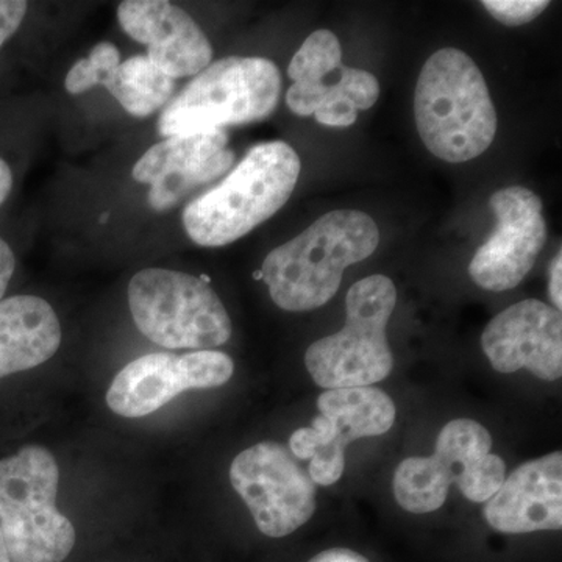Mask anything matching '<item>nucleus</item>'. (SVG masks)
<instances>
[{"label": "nucleus", "mask_w": 562, "mask_h": 562, "mask_svg": "<svg viewBox=\"0 0 562 562\" xmlns=\"http://www.w3.org/2000/svg\"><path fill=\"white\" fill-rule=\"evenodd\" d=\"M379 244V227L369 214L331 211L273 249L262 262L261 279L279 308L312 312L335 297L344 271L371 257Z\"/></svg>", "instance_id": "nucleus-1"}, {"label": "nucleus", "mask_w": 562, "mask_h": 562, "mask_svg": "<svg viewBox=\"0 0 562 562\" xmlns=\"http://www.w3.org/2000/svg\"><path fill=\"white\" fill-rule=\"evenodd\" d=\"M414 116L425 147L454 165L480 157L497 133V113L482 70L454 47L425 61L414 94Z\"/></svg>", "instance_id": "nucleus-2"}, {"label": "nucleus", "mask_w": 562, "mask_h": 562, "mask_svg": "<svg viewBox=\"0 0 562 562\" xmlns=\"http://www.w3.org/2000/svg\"><path fill=\"white\" fill-rule=\"evenodd\" d=\"M301 171L297 151L284 140L251 147L217 187L184 209V231L202 247L238 241L286 205Z\"/></svg>", "instance_id": "nucleus-3"}, {"label": "nucleus", "mask_w": 562, "mask_h": 562, "mask_svg": "<svg viewBox=\"0 0 562 562\" xmlns=\"http://www.w3.org/2000/svg\"><path fill=\"white\" fill-rule=\"evenodd\" d=\"M281 76L260 57H227L210 63L162 109V138L225 131L271 116L279 106Z\"/></svg>", "instance_id": "nucleus-4"}, {"label": "nucleus", "mask_w": 562, "mask_h": 562, "mask_svg": "<svg viewBox=\"0 0 562 562\" xmlns=\"http://www.w3.org/2000/svg\"><path fill=\"white\" fill-rule=\"evenodd\" d=\"M60 471L54 454L29 446L0 461V528L11 562H63L76 528L55 505Z\"/></svg>", "instance_id": "nucleus-5"}, {"label": "nucleus", "mask_w": 562, "mask_h": 562, "mask_svg": "<svg viewBox=\"0 0 562 562\" xmlns=\"http://www.w3.org/2000/svg\"><path fill=\"white\" fill-rule=\"evenodd\" d=\"M491 450V432L482 424L450 420L439 432L432 457L406 458L395 469V501L408 513L438 512L453 483L468 501H490L506 479L505 461Z\"/></svg>", "instance_id": "nucleus-6"}, {"label": "nucleus", "mask_w": 562, "mask_h": 562, "mask_svg": "<svg viewBox=\"0 0 562 562\" xmlns=\"http://www.w3.org/2000/svg\"><path fill=\"white\" fill-rule=\"evenodd\" d=\"M397 290L384 276L357 281L347 292V319L335 335L312 344L305 353L306 371L324 390L372 386L394 368L386 338Z\"/></svg>", "instance_id": "nucleus-7"}, {"label": "nucleus", "mask_w": 562, "mask_h": 562, "mask_svg": "<svg viewBox=\"0 0 562 562\" xmlns=\"http://www.w3.org/2000/svg\"><path fill=\"white\" fill-rule=\"evenodd\" d=\"M138 330L166 349L211 350L231 339L232 321L205 280L171 269L139 271L128 284Z\"/></svg>", "instance_id": "nucleus-8"}, {"label": "nucleus", "mask_w": 562, "mask_h": 562, "mask_svg": "<svg viewBox=\"0 0 562 562\" xmlns=\"http://www.w3.org/2000/svg\"><path fill=\"white\" fill-rule=\"evenodd\" d=\"M317 409L312 427L292 432L290 450L299 460H310V479L321 486L339 482L351 441L382 436L395 422L394 402L373 386L325 391Z\"/></svg>", "instance_id": "nucleus-9"}, {"label": "nucleus", "mask_w": 562, "mask_h": 562, "mask_svg": "<svg viewBox=\"0 0 562 562\" xmlns=\"http://www.w3.org/2000/svg\"><path fill=\"white\" fill-rule=\"evenodd\" d=\"M231 482L269 538L297 531L316 512V484L281 443L260 442L239 453L231 465Z\"/></svg>", "instance_id": "nucleus-10"}, {"label": "nucleus", "mask_w": 562, "mask_h": 562, "mask_svg": "<svg viewBox=\"0 0 562 562\" xmlns=\"http://www.w3.org/2000/svg\"><path fill=\"white\" fill-rule=\"evenodd\" d=\"M235 364L227 353H149L128 362L106 392L111 412L122 417H144L158 412L184 391L213 390L232 379Z\"/></svg>", "instance_id": "nucleus-11"}, {"label": "nucleus", "mask_w": 562, "mask_h": 562, "mask_svg": "<svg viewBox=\"0 0 562 562\" xmlns=\"http://www.w3.org/2000/svg\"><path fill=\"white\" fill-rule=\"evenodd\" d=\"M490 205L497 227L473 255L469 276L483 290L509 291L528 276L546 246L543 205L538 194L524 187L494 192Z\"/></svg>", "instance_id": "nucleus-12"}, {"label": "nucleus", "mask_w": 562, "mask_h": 562, "mask_svg": "<svg viewBox=\"0 0 562 562\" xmlns=\"http://www.w3.org/2000/svg\"><path fill=\"white\" fill-rule=\"evenodd\" d=\"M233 161L227 132L191 133L151 146L133 166L132 176L149 184V205L162 213L199 187L220 179Z\"/></svg>", "instance_id": "nucleus-13"}, {"label": "nucleus", "mask_w": 562, "mask_h": 562, "mask_svg": "<svg viewBox=\"0 0 562 562\" xmlns=\"http://www.w3.org/2000/svg\"><path fill=\"white\" fill-rule=\"evenodd\" d=\"M482 347L494 371L527 369L538 379L557 382L562 375L561 312L536 299L516 303L487 324Z\"/></svg>", "instance_id": "nucleus-14"}, {"label": "nucleus", "mask_w": 562, "mask_h": 562, "mask_svg": "<svg viewBox=\"0 0 562 562\" xmlns=\"http://www.w3.org/2000/svg\"><path fill=\"white\" fill-rule=\"evenodd\" d=\"M122 31L146 44L149 60L173 80L198 76L213 58L205 33L187 11L166 0H125L117 7Z\"/></svg>", "instance_id": "nucleus-15"}, {"label": "nucleus", "mask_w": 562, "mask_h": 562, "mask_svg": "<svg viewBox=\"0 0 562 562\" xmlns=\"http://www.w3.org/2000/svg\"><path fill=\"white\" fill-rule=\"evenodd\" d=\"M484 519L506 535L561 530L562 454L525 462L484 506Z\"/></svg>", "instance_id": "nucleus-16"}, {"label": "nucleus", "mask_w": 562, "mask_h": 562, "mask_svg": "<svg viewBox=\"0 0 562 562\" xmlns=\"http://www.w3.org/2000/svg\"><path fill=\"white\" fill-rule=\"evenodd\" d=\"M61 344V325L50 303L36 295L0 302V379L49 361Z\"/></svg>", "instance_id": "nucleus-17"}, {"label": "nucleus", "mask_w": 562, "mask_h": 562, "mask_svg": "<svg viewBox=\"0 0 562 562\" xmlns=\"http://www.w3.org/2000/svg\"><path fill=\"white\" fill-rule=\"evenodd\" d=\"M102 85L135 117H147L165 109L176 91V80L158 69L147 55H135L121 63Z\"/></svg>", "instance_id": "nucleus-18"}, {"label": "nucleus", "mask_w": 562, "mask_h": 562, "mask_svg": "<svg viewBox=\"0 0 562 562\" xmlns=\"http://www.w3.org/2000/svg\"><path fill=\"white\" fill-rule=\"evenodd\" d=\"M342 66V49L338 36L330 31L313 32L295 52L288 76L299 83H322Z\"/></svg>", "instance_id": "nucleus-19"}, {"label": "nucleus", "mask_w": 562, "mask_h": 562, "mask_svg": "<svg viewBox=\"0 0 562 562\" xmlns=\"http://www.w3.org/2000/svg\"><path fill=\"white\" fill-rule=\"evenodd\" d=\"M121 65L120 50L109 41L95 44L90 57L81 58L69 69L66 76L65 88L69 94L77 95L90 91L91 88L102 85L105 76Z\"/></svg>", "instance_id": "nucleus-20"}, {"label": "nucleus", "mask_w": 562, "mask_h": 562, "mask_svg": "<svg viewBox=\"0 0 562 562\" xmlns=\"http://www.w3.org/2000/svg\"><path fill=\"white\" fill-rule=\"evenodd\" d=\"M336 83L358 111L372 109L375 102L379 101V80L368 70L349 68V66L342 65Z\"/></svg>", "instance_id": "nucleus-21"}, {"label": "nucleus", "mask_w": 562, "mask_h": 562, "mask_svg": "<svg viewBox=\"0 0 562 562\" xmlns=\"http://www.w3.org/2000/svg\"><path fill=\"white\" fill-rule=\"evenodd\" d=\"M482 5L494 20L508 27L528 24L550 5L547 0H483Z\"/></svg>", "instance_id": "nucleus-22"}, {"label": "nucleus", "mask_w": 562, "mask_h": 562, "mask_svg": "<svg viewBox=\"0 0 562 562\" xmlns=\"http://www.w3.org/2000/svg\"><path fill=\"white\" fill-rule=\"evenodd\" d=\"M339 77V76H338ZM316 121L327 127H350L357 122L358 110L353 103L342 94L338 83H331L327 99L319 106V110L313 114Z\"/></svg>", "instance_id": "nucleus-23"}, {"label": "nucleus", "mask_w": 562, "mask_h": 562, "mask_svg": "<svg viewBox=\"0 0 562 562\" xmlns=\"http://www.w3.org/2000/svg\"><path fill=\"white\" fill-rule=\"evenodd\" d=\"M27 9L29 3L22 0H0V47L20 29Z\"/></svg>", "instance_id": "nucleus-24"}, {"label": "nucleus", "mask_w": 562, "mask_h": 562, "mask_svg": "<svg viewBox=\"0 0 562 562\" xmlns=\"http://www.w3.org/2000/svg\"><path fill=\"white\" fill-rule=\"evenodd\" d=\"M14 268H16V260H14L13 250L10 249L9 244L0 239V302L9 288Z\"/></svg>", "instance_id": "nucleus-25"}, {"label": "nucleus", "mask_w": 562, "mask_h": 562, "mask_svg": "<svg viewBox=\"0 0 562 562\" xmlns=\"http://www.w3.org/2000/svg\"><path fill=\"white\" fill-rule=\"evenodd\" d=\"M562 257L561 251L553 258L552 266H550V299L553 302V308H562V290H561V276H562Z\"/></svg>", "instance_id": "nucleus-26"}, {"label": "nucleus", "mask_w": 562, "mask_h": 562, "mask_svg": "<svg viewBox=\"0 0 562 562\" xmlns=\"http://www.w3.org/2000/svg\"><path fill=\"white\" fill-rule=\"evenodd\" d=\"M308 562H369L364 557H361L360 553L353 552V550L349 549H330L325 550L314 557L313 560Z\"/></svg>", "instance_id": "nucleus-27"}, {"label": "nucleus", "mask_w": 562, "mask_h": 562, "mask_svg": "<svg viewBox=\"0 0 562 562\" xmlns=\"http://www.w3.org/2000/svg\"><path fill=\"white\" fill-rule=\"evenodd\" d=\"M11 187H13V173L10 166L0 158V205L9 198Z\"/></svg>", "instance_id": "nucleus-28"}, {"label": "nucleus", "mask_w": 562, "mask_h": 562, "mask_svg": "<svg viewBox=\"0 0 562 562\" xmlns=\"http://www.w3.org/2000/svg\"><path fill=\"white\" fill-rule=\"evenodd\" d=\"M0 562H11L5 539H3L2 528H0Z\"/></svg>", "instance_id": "nucleus-29"}]
</instances>
